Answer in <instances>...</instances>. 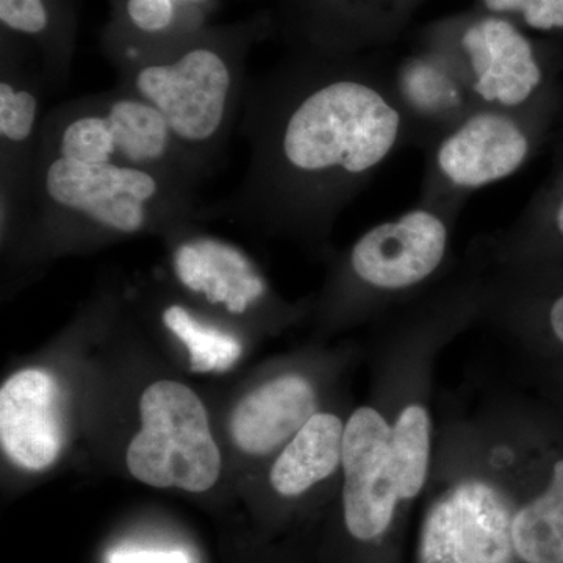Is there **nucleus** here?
Instances as JSON below:
<instances>
[{
  "mask_svg": "<svg viewBox=\"0 0 563 563\" xmlns=\"http://www.w3.org/2000/svg\"><path fill=\"white\" fill-rule=\"evenodd\" d=\"M512 542L525 563H563V457L544 492L515 512Z\"/></svg>",
  "mask_w": 563,
  "mask_h": 563,
  "instance_id": "aec40b11",
  "label": "nucleus"
},
{
  "mask_svg": "<svg viewBox=\"0 0 563 563\" xmlns=\"http://www.w3.org/2000/svg\"><path fill=\"white\" fill-rule=\"evenodd\" d=\"M499 254L507 263L531 261L550 244L563 246V179L554 191L537 199L520 221L499 236Z\"/></svg>",
  "mask_w": 563,
  "mask_h": 563,
  "instance_id": "5701e85b",
  "label": "nucleus"
},
{
  "mask_svg": "<svg viewBox=\"0 0 563 563\" xmlns=\"http://www.w3.org/2000/svg\"><path fill=\"white\" fill-rule=\"evenodd\" d=\"M192 222L168 232L174 239L172 268L180 287L233 317L261 306L269 295L268 282L250 255L220 236L196 232Z\"/></svg>",
  "mask_w": 563,
  "mask_h": 563,
  "instance_id": "4468645a",
  "label": "nucleus"
},
{
  "mask_svg": "<svg viewBox=\"0 0 563 563\" xmlns=\"http://www.w3.org/2000/svg\"><path fill=\"white\" fill-rule=\"evenodd\" d=\"M388 76L410 146L422 152L479 107L461 68L437 47L418 43L412 54L388 68Z\"/></svg>",
  "mask_w": 563,
  "mask_h": 563,
  "instance_id": "ddd939ff",
  "label": "nucleus"
},
{
  "mask_svg": "<svg viewBox=\"0 0 563 563\" xmlns=\"http://www.w3.org/2000/svg\"><path fill=\"white\" fill-rule=\"evenodd\" d=\"M547 320L554 339L563 344V292L555 296L548 306Z\"/></svg>",
  "mask_w": 563,
  "mask_h": 563,
  "instance_id": "a878e982",
  "label": "nucleus"
},
{
  "mask_svg": "<svg viewBox=\"0 0 563 563\" xmlns=\"http://www.w3.org/2000/svg\"><path fill=\"white\" fill-rule=\"evenodd\" d=\"M0 210L2 232L20 222L32 190L43 106L44 77L32 49L0 38Z\"/></svg>",
  "mask_w": 563,
  "mask_h": 563,
  "instance_id": "9d476101",
  "label": "nucleus"
},
{
  "mask_svg": "<svg viewBox=\"0 0 563 563\" xmlns=\"http://www.w3.org/2000/svg\"><path fill=\"white\" fill-rule=\"evenodd\" d=\"M0 443L20 468L43 472L60 457L65 418L60 385L51 373L27 368L0 390Z\"/></svg>",
  "mask_w": 563,
  "mask_h": 563,
  "instance_id": "2eb2a0df",
  "label": "nucleus"
},
{
  "mask_svg": "<svg viewBox=\"0 0 563 563\" xmlns=\"http://www.w3.org/2000/svg\"><path fill=\"white\" fill-rule=\"evenodd\" d=\"M424 0H277L276 31L290 52L374 54L401 38Z\"/></svg>",
  "mask_w": 563,
  "mask_h": 563,
  "instance_id": "1a4fd4ad",
  "label": "nucleus"
},
{
  "mask_svg": "<svg viewBox=\"0 0 563 563\" xmlns=\"http://www.w3.org/2000/svg\"><path fill=\"white\" fill-rule=\"evenodd\" d=\"M431 418L418 404L406 407L393 426L391 463L401 501L417 498L428 479Z\"/></svg>",
  "mask_w": 563,
  "mask_h": 563,
  "instance_id": "4be33fe9",
  "label": "nucleus"
},
{
  "mask_svg": "<svg viewBox=\"0 0 563 563\" xmlns=\"http://www.w3.org/2000/svg\"><path fill=\"white\" fill-rule=\"evenodd\" d=\"M77 29L73 0H0V33L32 49L54 87L68 79Z\"/></svg>",
  "mask_w": 563,
  "mask_h": 563,
  "instance_id": "a211bd4d",
  "label": "nucleus"
},
{
  "mask_svg": "<svg viewBox=\"0 0 563 563\" xmlns=\"http://www.w3.org/2000/svg\"><path fill=\"white\" fill-rule=\"evenodd\" d=\"M162 322L187 347L192 372H228L242 357L243 344L236 336L199 320L181 303H169Z\"/></svg>",
  "mask_w": 563,
  "mask_h": 563,
  "instance_id": "412c9836",
  "label": "nucleus"
},
{
  "mask_svg": "<svg viewBox=\"0 0 563 563\" xmlns=\"http://www.w3.org/2000/svg\"><path fill=\"white\" fill-rule=\"evenodd\" d=\"M276 31L273 10L209 24L117 69L118 87L155 107L203 177L220 162L242 114L252 49Z\"/></svg>",
  "mask_w": 563,
  "mask_h": 563,
  "instance_id": "f03ea898",
  "label": "nucleus"
},
{
  "mask_svg": "<svg viewBox=\"0 0 563 563\" xmlns=\"http://www.w3.org/2000/svg\"><path fill=\"white\" fill-rule=\"evenodd\" d=\"M391 432V426L372 407L355 410L344 426L343 521L358 542L380 539L401 501L393 472Z\"/></svg>",
  "mask_w": 563,
  "mask_h": 563,
  "instance_id": "f8f14e48",
  "label": "nucleus"
},
{
  "mask_svg": "<svg viewBox=\"0 0 563 563\" xmlns=\"http://www.w3.org/2000/svg\"><path fill=\"white\" fill-rule=\"evenodd\" d=\"M250 165L239 191L206 207L269 232L322 239L409 129L374 54L290 52L244 91Z\"/></svg>",
  "mask_w": 563,
  "mask_h": 563,
  "instance_id": "f257e3e1",
  "label": "nucleus"
},
{
  "mask_svg": "<svg viewBox=\"0 0 563 563\" xmlns=\"http://www.w3.org/2000/svg\"><path fill=\"white\" fill-rule=\"evenodd\" d=\"M314 413L312 384L298 374H287L254 388L233 407L229 433L242 453L265 457L290 442Z\"/></svg>",
  "mask_w": 563,
  "mask_h": 563,
  "instance_id": "f3484780",
  "label": "nucleus"
},
{
  "mask_svg": "<svg viewBox=\"0 0 563 563\" xmlns=\"http://www.w3.org/2000/svg\"><path fill=\"white\" fill-rule=\"evenodd\" d=\"M418 43L453 58L477 106L543 113L547 69L536 43L517 22L474 7L426 25Z\"/></svg>",
  "mask_w": 563,
  "mask_h": 563,
  "instance_id": "39448f33",
  "label": "nucleus"
},
{
  "mask_svg": "<svg viewBox=\"0 0 563 563\" xmlns=\"http://www.w3.org/2000/svg\"><path fill=\"white\" fill-rule=\"evenodd\" d=\"M344 426L332 413H314L274 462L269 483L284 498H298L342 465Z\"/></svg>",
  "mask_w": 563,
  "mask_h": 563,
  "instance_id": "6ab92c4d",
  "label": "nucleus"
},
{
  "mask_svg": "<svg viewBox=\"0 0 563 563\" xmlns=\"http://www.w3.org/2000/svg\"><path fill=\"white\" fill-rule=\"evenodd\" d=\"M455 220L451 211L418 202L358 236L344 258V274L368 295L413 290L442 268Z\"/></svg>",
  "mask_w": 563,
  "mask_h": 563,
  "instance_id": "6e6552de",
  "label": "nucleus"
},
{
  "mask_svg": "<svg viewBox=\"0 0 563 563\" xmlns=\"http://www.w3.org/2000/svg\"><path fill=\"white\" fill-rule=\"evenodd\" d=\"M477 9L539 32L563 31V0H474Z\"/></svg>",
  "mask_w": 563,
  "mask_h": 563,
  "instance_id": "b1692460",
  "label": "nucleus"
},
{
  "mask_svg": "<svg viewBox=\"0 0 563 563\" xmlns=\"http://www.w3.org/2000/svg\"><path fill=\"white\" fill-rule=\"evenodd\" d=\"M51 157L144 169L196 190L206 179L161 111L118 85L44 114L36 161Z\"/></svg>",
  "mask_w": 563,
  "mask_h": 563,
  "instance_id": "20e7f679",
  "label": "nucleus"
},
{
  "mask_svg": "<svg viewBox=\"0 0 563 563\" xmlns=\"http://www.w3.org/2000/svg\"><path fill=\"white\" fill-rule=\"evenodd\" d=\"M543 113L476 107L424 152L420 203L461 213L466 199L520 172L539 143Z\"/></svg>",
  "mask_w": 563,
  "mask_h": 563,
  "instance_id": "423d86ee",
  "label": "nucleus"
},
{
  "mask_svg": "<svg viewBox=\"0 0 563 563\" xmlns=\"http://www.w3.org/2000/svg\"><path fill=\"white\" fill-rule=\"evenodd\" d=\"M218 0H111L101 41L114 68L131 65L211 24Z\"/></svg>",
  "mask_w": 563,
  "mask_h": 563,
  "instance_id": "dca6fc26",
  "label": "nucleus"
},
{
  "mask_svg": "<svg viewBox=\"0 0 563 563\" xmlns=\"http://www.w3.org/2000/svg\"><path fill=\"white\" fill-rule=\"evenodd\" d=\"M111 563H190L180 551H128L118 553Z\"/></svg>",
  "mask_w": 563,
  "mask_h": 563,
  "instance_id": "393cba45",
  "label": "nucleus"
},
{
  "mask_svg": "<svg viewBox=\"0 0 563 563\" xmlns=\"http://www.w3.org/2000/svg\"><path fill=\"white\" fill-rule=\"evenodd\" d=\"M141 429L128 448L129 472L154 488L206 493L218 483L221 453L198 395L176 380H158L140 399Z\"/></svg>",
  "mask_w": 563,
  "mask_h": 563,
  "instance_id": "0eeeda50",
  "label": "nucleus"
},
{
  "mask_svg": "<svg viewBox=\"0 0 563 563\" xmlns=\"http://www.w3.org/2000/svg\"><path fill=\"white\" fill-rule=\"evenodd\" d=\"M514 515L498 488L463 481L426 515L420 563H512Z\"/></svg>",
  "mask_w": 563,
  "mask_h": 563,
  "instance_id": "9b49d317",
  "label": "nucleus"
},
{
  "mask_svg": "<svg viewBox=\"0 0 563 563\" xmlns=\"http://www.w3.org/2000/svg\"><path fill=\"white\" fill-rule=\"evenodd\" d=\"M206 214L196 188L163 174L51 157L36 161L22 228L43 243L172 232Z\"/></svg>",
  "mask_w": 563,
  "mask_h": 563,
  "instance_id": "7ed1b4c3",
  "label": "nucleus"
}]
</instances>
